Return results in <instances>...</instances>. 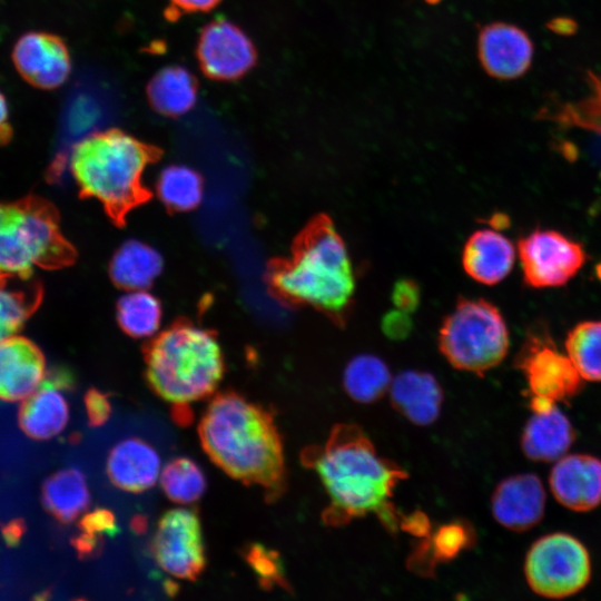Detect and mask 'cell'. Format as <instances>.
<instances>
[{
	"instance_id": "cell-1",
	"label": "cell",
	"mask_w": 601,
	"mask_h": 601,
	"mask_svg": "<svg viewBox=\"0 0 601 601\" xmlns=\"http://www.w3.org/2000/svg\"><path fill=\"white\" fill-rule=\"evenodd\" d=\"M303 464L315 471L329 502L323 512L328 526H342L367 514L375 515L390 532L401 529L402 514L392 496L406 472L382 457L355 424H336L323 445L302 452Z\"/></svg>"
},
{
	"instance_id": "cell-2",
	"label": "cell",
	"mask_w": 601,
	"mask_h": 601,
	"mask_svg": "<svg viewBox=\"0 0 601 601\" xmlns=\"http://www.w3.org/2000/svg\"><path fill=\"white\" fill-rule=\"evenodd\" d=\"M198 434L204 451L226 474L260 486L270 502L285 492L283 441L269 411L224 392L209 403Z\"/></svg>"
},
{
	"instance_id": "cell-3",
	"label": "cell",
	"mask_w": 601,
	"mask_h": 601,
	"mask_svg": "<svg viewBox=\"0 0 601 601\" xmlns=\"http://www.w3.org/2000/svg\"><path fill=\"white\" fill-rule=\"evenodd\" d=\"M270 283L284 300L311 306L336 324L345 322L355 277L347 247L331 217L319 214L308 221L292 256L274 266Z\"/></svg>"
},
{
	"instance_id": "cell-4",
	"label": "cell",
	"mask_w": 601,
	"mask_h": 601,
	"mask_svg": "<svg viewBox=\"0 0 601 601\" xmlns=\"http://www.w3.org/2000/svg\"><path fill=\"white\" fill-rule=\"evenodd\" d=\"M155 155L135 137L109 129L79 140L71 149L69 168L86 196L119 216L144 198L142 177Z\"/></svg>"
},
{
	"instance_id": "cell-5",
	"label": "cell",
	"mask_w": 601,
	"mask_h": 601,
	"mask_svg": "<svg viewBox=\"0 0 601 601\" xmlns=\"http://www.w3.org/2000/svg\"><path fill=\"white\" fill-rule=\"evenodd\" d=\"M146 374L158 396L187 405L213 394L224 374V357L210 332L179 324L157 334L148 345Z\"/></svg>"
},
{
	"instance_id": "cell-6",
	"label": "cell",
	"mask_w": 601,
	"mask_h": 601,
	"mask_svg": "<svg viewBox=\"0 0 601 601\" xmlns=\"http://www.w3.org/2000/svg\"><path fill=\"white\" fill-rule=\"evenodd\" d=\"M72 257L50 204L33 196L0 204V275L32 277L36 269L57 268Z\"/></svg>"
},
{
	"instance_id": "cell-7",
	"label": "cell",
	"mask_w": 601,
	"mask_h": 601,
	"mask_svg": "<svg viewBox=\"0 0 601 601\" xmlns=\"http://www.w3.org/2000/svg\"><path fill=\"white\" fill-rule=\"evenodd\" d=\"M510 335L500 309L483 298H461L443 319L439 347L456 370L483 375L506 356Z\"/></svg>"
},
{
	"instance_id": "cell-8",
	"label": "cell",
	"mask_w": 601,
	"mask_h": 601,
	"mask_svg": "<svg viewBox=\"0 0 601 601\" xmlns=\"http://www.w3.org/2000/svg\"><path fill=\"white\" fill-rule=\"evenodd\" d=\"M530 588L539 595L561 599L582 590L591 577L585 546L566 533L542 536L530 548L524 563Z\"/></svg>"
},
{
	"instance_id": "cell-9",
	"label": "cell",
	"mask_w": 601,
	"mask_h": 601,
	"mask_svg": "<svg viewBox=\"0 0 601 601\" xmlns=\"http://www.w3.org/2000/svg\"><path fill=\"white\" fill-rule=\"evenodd\" d=\"M516 365L525 377L532 411L565 401L578 394L583 385L566 353L558 349L548 329L541 325L528 333Z\"/></svg>"
},
{
	"instance_id": "cell-10",
	"label": "cell",
	"mask_w": 601,
	"mask_h": 601,
	"mask_svg": "<svg viewBox=\"0 0 601 601\" xmlns=\"http://www.w3.org/2000/svg\"><path fill=\"white\" fill-rule=\"evenodd\" d=\"M523 282L535 289L566 285L587 262L584 246L554 229H534L518 240Z\"/></svg>"
},
{
	"instance_id": "cell-11",
	"label": "cell",
	"mask_w": 601,
	"mask_h": 601,
	"mask_svg": "<svg viewBox=\"0 0 601 601\" xmlns=\"http://www.w3.org/2000/svg\"><path fill=\"white\" fill-rule=\"evenodd\" d=\"M151 549L165 572L178 579L196 580L206 566L197 512L183 508L166 512L158 521Z\"/></svg>"
},
{
	"instance_id": "cell-12",
	"label": "cell",
	"mask_w": 601,
	"mask_h": 601,
	"mask_svg": "<svg viewBox=\"0 0 601 601\" xmlns=\"http://www.w3.org/2000/svg\"><path fill=\"white\" fill-rule=\"evenodd\" d=\"M197 59L203 72L215 80H236L256 63V49L247 35L227 19L217 18L200 31Z\"/></svg>"
},
{
	"instance_id": "cell-13",
	"label": "cell",
	"mask_w": 601,
	"mask_h": 601,
	"mask_svg": "<svg viewBox=\"0 0 601 601\" xmlns=\"http://www.w3.org/2000/svg\"><path fill=\"white\" fill-rule=\"evenodd\" d=\"M11 57L22 79L43 90L63 85L71 71V59L66 42L50 32L23 33L16 41Z\"/></svg>"
},
{
	"instance_id": "cell-14",
	"label": "cell",
	"mask_w": 601,
	"mask_h": 601,
	"mask_svg": "<svg viewBox=\"0 0 601 601\" xmlns=\"http://www.w3.org/2000/svg\"><path fill=\"white\" fill-rule=\"evenodd\" d=\"M534 46L528 33L506 22L486 24L477 38V56L487 75L511 80L531 67Z\"/></svg>"
},
{
	"instance_id": "cell-15",
	"label": "cell",
	"mask_w": 601,
	"mask_h": 601,
	"mask_svg": "<svg viewBox=\"0 0 601 601\" xmlns=\"http://www.w3.org/2000/svg\"><path fill=\"white\" fill-rule=\"evenodd\" d=\"M545 508V491L540 479L530 473L503 480L495 489L492 514L497 523L512 531H526L536 525Z\"/></svg>"
},
{
	"instance_id": "cell-16",
	"label": "cell",
	"mask_w": 601,
	"mask_h": 601,
	"mask_svg": "<svg viewBox=\"0 0 601 601\" xmlns=\"http://www.w3.org/2000/svg\"><path fill=\"white\" fill-rule=\"evenodd\" d=\"M550 489L569 510H593L601 503V461L587 454L562 456L551 470Z\"/></svg>"
},
{
	"instance_id": "cell-17",
	"label": "cell",
	"mask_w": 601,
	"mask_h": 601,
	"mask_svg": "<svg viewBox=\"0 0 601 601\" xmlns=\"http://www.w3.org/2000/svg\"><path fill=\"white\" fill-rule=\"evenodd\" d=\"M45 378V357L31 341L13 335L0 342V398L26 400Z\"/></svg>"
},
{
	"instance_id": "cell-18",
	"label": "cell",
	"mask_w": 601,
	"mask_h": 601,
	"mask_svg": "<svg viewBox=\"0 0 601 601\" xmlns=\"http://www.w3.org/2000/svg\"><path fill=\"white\" fill-rule=\"evenodd\" d=\"M516 247L496 229L482 228L473 231L462 252L465 273L475 282L495 285L512 270Z\"/></svg>"
},
{
	"instance_id": "cell-19",
	"label": "cell",
	"mask_w": 601,
	"mask_h": 601,
	"mask_svg": "<svg viewBox=\"0 0 601 601\" xmlns=\"http://www.w3.org/2000/svg\"><path fill=\"white\" fill-rule=\"evenodd\" d=\"M107 474L120 490L140 493L154 486L159 479L160 459L157 451L144 440L126 439L110 451Z\"/></svg>"
},
{
	"instance_id": "cell-20",
	"label": "cell",
	"mask_w": 601,
	"mask_h": 601,
	"mask_svg": "<svg viewBox=\"0 0 601 601\" xmlns=\"http://www.w3.org/2000/svg\"><path fill=\"white\" fill-rule=\"evenodd\" d=\"M388 392L394 408L414 424H432L440 415L443 391L427 372H401L392 378Z\"/></svg>"
},
{
	"instance_id": "cell-21",
	"label": "cell",
	"mask_w": 601,
	"mask_h": 601,
	"mask_svg": "<svg viewBox=\"0 0 601 601\" xmlns=\"http://www.w3.org/2000/svg\"><path fill=\"white\" fill-rule=\"evenodd\" d=\"M574 441L569 418L551 405L533 411L521 436L523 453L532 461L555 462L565 455Z\"/></svg>"
},
{
	"instance_id": "cell-22",
	"label": "cell",
	"mask_w": 601,
	"mask_h": 601,
	"mask_svg": "<svg viewBox=\"0 0 601 601\" xmlns=\"http://www.w3.org/2000/svg\"><path fill=\"white\" fill-rule=\"evenodd\" d=\"M66 386L62 378H45L24 400L20 411V425L27 435L36 440H48L65 428L69 408L61 388Z\"/></svg>"
},
{
	"instance_id": "cell-23",
	"label": "cell",
	"mask_w": 601,
	"mask_h": 601,
	"mask_svg": "<svg viewBox=\"0 0 601 601\" xmlns=\"http://www.w3.org/2000/svg\"><path fill=\"white\" fill-rule=\"evenodd\" d=\"M197 81L184 67L169 66L159 70L147 86V98L159 114L176 117L189 111L197 99Z\"/></svg>"
},
{
	"instance_id": "cell-24",
	"label": "cell",
	"mask_w": 601,
	"mask_h": 601,
	"mask_svg": "<svg viewBox=\"0 0 601 601\" xmlns=\"http://www.w3.org/2000/svg\"><path fill=\"white\" fill-rule=\"evenodd\" d=\"M161 269L160 255L151 246L138 240L122 244L110 264L112 280L127 290L147 289Z\"/></svg>"
},
{
	"instance_id": "cell-25",
	"label": "cell",
	"mask_w": 601,
	"mask_h": 601,
	"mask_svg": "<svg viewBox=\"0 0 601 601\" xmlns=\"http://www.w3.org/2000/svg\"><path fill=\"white\" fill-rule=\"evenodd\" d=\"M40 299V285L32 277L0 275V342L17 335Z\"/></svg>"
},
{
	"instance_id": "cell-26",
	"label": "cell",
	"mask_w": 601,
	"mask_h": 601,
	"mask_svg": "<svg viewBox=\"0 0 601 601\" xmlns=\"http://www.w3.org/2000/svg\"><path fill=\"white\" fill-rule=\"evenodd\" d=\"M42 501L58 520H75L87 510L90 502L85 475L75 467L58 471L45 482Z\"/></svg>"
},
{
	"instance_id": "cell-27",
	"label": "cell",
	"mask_w": 601,
	"mask_h": 601,
	"mask_svg": "<svg viewBox=\"0 0 601 601\" xmlns=\"http://www.w3.org/2000/svg\"><path fill=\"white\" fill-rule=\"evenodd\" d=\"M473 540L466 524L453 521L424 536L408 560L413 571L431 574L439 562H446L467 549Z\"/></svg>"
},
{
	"instance_id": "cell-28",
	"label": "cell",
	"mask_w": 601,
	"mask_h": 601,
	"mask_svg": "<svg viewBox=\"0 0 601 601\" xmlns=\"http://www.w3.org/2000/svg\"><path fill=\"white\" fill-rule=\"evenodd\" d=\"M392 376L386 363L373 354H359L345 366L343 386L358 403H373L388 391Z\"/></svg>"
},
{
	"instance_id": "cell-29",
	"label": "cell",
	"mask_w": 601,
	"mask_h": 601,
	"mask_svg": "<svg viewBox=\"0 0 601 601\" xmlns=\"http://www.w3.org/2000/svg\"><path fill=\"white\" fill-rule=\"evenodd\" d=\"M159 300L147 289H131L124 294L117 305L120 327L130 336L147 338L156 336L161 325Z\"/></svg>"
},
{
	"instance_id": "cell-30",
	"label": "cell",
	"mask_w": 601,
	"mask_h": 601,
	"mask_svg": "<svg viewBox=\"0 0 601 601\" xmlns=\"http://www.w3.org/2000/svg\"><path fill=\"white\" fill-rule=\"evenodd\" d=\"M565 353L583 381L601 382V321H583L566 334Z\"/></svg>"
},
{
	"instance_id": "cell-31",
	"label": "cell",
	"mask_w": 601,
	"mask_h": 601,
	"mask_svg": "<svg viewBox=\"0 0 601 601\" xmlns=\"http://www.w3.org/2000/svg\"><path fill=\"white\" fill-rule=\"evenodd\" d=\"M159 198L170 208L189 210L203 198V180L197 171L184 165H170L157 179Z\"/></svg>"
},
{
	"instance_id": "cell-32",
	"label": "cell",
	"mask_w": 601,
	"mask_h": 601,
	"mask_svg": "<svg viewBox=\"0 0 601 601\" xmlns=\"http://www.w3.org/2000/svg\"><path fill=\"white\" fill-rule=\"evenodd\" d=\"M159 480L165 494L180 504L197 501L206 489L203 471L187 457H177L168 462L160 472Z\"/></svg>"
},
{
	"instance_id": "cell-33",
	"label": "cell",
	"mask_w": 601,
	"mask_h": 601,
	"mask_svg": "<svg viewBox=\"0 0 601 601\" xmlns=\"http://www.w3.org/2000/svg\"><path fill=\"white\" fill-rule=\"evenodd\" d=\"M244 556L265 589H272L277 585L289 590L280 556L277 552L260 544L253 543L245 549Z\"/></svg>"
},
{
	"instance_id": "cell-34",
	"label": "cell",
	"mask_w": 601,
	"mask_h": 601,
	"mask_svg": "<svg viewBox=\"0 0 601 601\" xmlns=\"http://www.w3.org/2000/svg\"><path fill=\"white\" fill-rule=\"evenodd\" d=\"M82 532L100 539L105 535L112 536L119 532L114 513L107 509H96L85 514L80 522Z\"/></svg>"
},
{
	"instance_id": "cell-35",
	"label": "cell",
	"mask_w": 601,
	"mask_h": 601,
	"mask_svg": "<svg viewBox=\"0 0 601 601\" xmlns=\"http://www.w3.org/2000/svg\"><path fill=\"white\" fill-rule=\"evenodd\" d=\"M85 406L88 421L92 426L105 424L111 414V404L109 398L98 390H90L85 396Z\"/></svg>"
},
{
	"instance_id": "cell-36",
	"label": "cell",
	"mask_w": 601,
	"mask_h": 601,
	"mask_svg": "<svg viewBox=\"0 0 601 601\" xmlns=\"http://www.w3.org/2000/svg\"><path fill=\"white\" fill-rule=\"evenodd\" d=\"M392 302L400 311L412 313L420 303V288L414 280L401 279L394 285Z\"/></svg>"
},
{
	"instance_id": "cell-37",
	"label": "cell",
	"mask_w": 601,
	"mask_h": 601,
	"mask_svg": "<svg viewBox=\"0 0 601 601\" xmlns=\"http://www.w3.org/2000/svg\"><path fill=\"white\" fill-rule=\"evenodd\" d=\"M407 316V313L402 311L387 314L383 322L386 335L392 338L405 337L412 328V323Z\"/></svg>"
},
{
	"instance_id": "cell-38",
	"label": "cell",
	"mask_w": 601,
	"mask_h": 601,
	"mask_svg": "<svg viewBox=\"0 0 601 601\" xmlns=\"http://www.w3.org/2000/svg\"><path fill=\"white\" fill-rule=\"evenodd\" d=\"M220 0H170L171 4L185 12H206L214 9Z\"/></svg>"
},
{
	"instance_id": "cell-39",
	"label": "cell",
	"mask_w": 601,
	"mask_h": 601,
	"mask_svg": "<svg viewBox=\"0 0 601 601\" xmlns=\"http://www.w3.org/2000/svg\"><path fill=\"white\" fill-rule=\"evenodd\" d=\"M12 136L7 99L0 89V145L7 144Z\"/></svg>"
},
{
	"instance_id": "cell-40",
	"label": "cell",
	"mask_w": 601,
	"mask_h": 601,
	"mask_svg": "<svg viewBox=\"0 0 601 601\" xmlns=\"http://www.w3.org/2000/svg\"><path fill=\"white\" fill-rule=\"evenodd\" d=\"M549 28L558 33L569 35L575 31V22L568 18H559L548 23Z\"/></svg>"
}]
</instances>
